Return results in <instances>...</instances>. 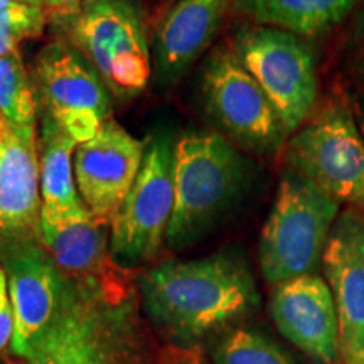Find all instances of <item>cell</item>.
Masks as SVG:
<instances>
[{
    "instance_id": "obj_1",
    "label": "cell",
    "mask_w": 364,
    "mask_h": 364,
    "mask_svg": "<svg viewBox=\"0 0 364 364\" xmlns=\"http://www.w3.org/2000/svg\"><path fill=\"white\" fill-rule=\"evenodd\" d=\"M139 289L156 331L177 346H193L258 306L252 272L230 253L167 260L145 272Z\"/></svg>"
},
{
    "instance_id": "obj_2",
    "label": "cell",
    "mask_w": 364,
    "mask_h": 364,
    "mask_svg": "<svg viewBox=\"0 0 364 364\" xmlns=\"http://www.w3.org/2000/svg\"><path fill=\"white\" fill-rule=\"evenodd\" d=\"M24 364H150L129 279L71 277L65 302Z\"/></svg>"
},
{
    "instance_id": "obj_3",
    "label": "cell",
    "mask_w": 364,
    "mask_h": 364,
    "mask_svg": "<svg viewBox=\"0 0 364 364\" xmlns=\"http://www.w3.org/2000/svg\"><path fill=\"white\" fill-rule=\"evenodd\" d=\"M250 174V162L218 132H191L177 140L169 248L182 252L201 241L240 201Z\"/></svg>"
},
{
    "instance_id": "obj_4",
    "label": "cell",
    "mask_w": 364,
    "mask_h": 364,
    "mask_svg": "<svg viewBox=\"0 0 364 364\" xmlns=\"http://www.w3.org/2000/svg\"><path fill=\"white\" fill-rule=\"evenodd\" d=\"M339 206L314 182L285 169L258 245V260L268 284L316 275Z\"/></svg>"
},
{
    "instance_id": "obj_5",
    "label": "cell",
    "mask_w": 364,
    "mask_h": 364,
    "mask_svg": "<svg viewBox=\"0 0 364 364\" xmlns=\"http://www.w3.org/2000/svg\"><path fill=\"white\" fill-rule=\"evenodd\" d=\"M70 29L71 44L88 59L113 97L130 100L152 78L142 12L132 0H93Z\"/></svg>"
},
{
    "instance_id": "obj_6",
    "label": "cell",
    "mask_w": 364,
    "mask_h": 364,
    "mask_svg": "<svg viewBox=\"0 0 364 364\" xmlns=\"http://www.w3.org/2000/svg\"><path fill=\"white\" fill-rule=\"evenodd\" d=\"M176 140L159 132L145 145L139 176L110 225V255L118 267L135 268L161 252L174 211Z\"/></svg>"
},
{
    "instance_id": "obj_7",
    "label": "cell",
    "mask_w": 364,
    "mask_h": 364,
    "mask_svg": "<svg viewBox=\"0 0 364 364\" xmlns=\"http://www.w3.org/2000/svg\"><path fill=\"white\" fill-rule=\"evenodd\" d=\"M233 51L265 91L285 130H299L318 90L316 58L306 41L277 27L247 26L236 33Z\"/></svg>"
},
{
    "instance_id": "obj_8",
    "label": "cell",
    "mask_w": 364,
    "mask_h": 364,
    "mask_svg": "<svg viewBox=\"0 0 364 364\" xmlns=\"http://www.w3.org/2000/svg\"><path fill=\"white\" fill-rule=\"evenodd\" d=\"M285 162L336 201L364 209V136L351 108L329 105L314 117L287 145Z\"/></svg>"
},
{
    "instance_id": "obj_9",
    "label": "cell",
    "mask_w": 364,
    "mask_h": 364,
    "mask_svg": "<svg viewBox=\"0 0 364 364\" xmlns=\"http://www.w3.org/2000/svg\"><path fill=\"white\" fill-rule=\"evenodd\" d=\"M203 100L213 122L248 152H279L289 135L265 91L241 65L233 48H218L206 59Z\"/></svg>"
},
{
    "instance_id": "obj_10",
    "label": "cell",
    "mask_w": 364,
    "mask_h": 364,
    "mask_svg": "<svg viewBox=\"0 0 364 364\" xmlns=\"http://www.w3.org/2000/svg\"><path fill=\"white\" fill-rule=\"evenodd\" d=\"M0 263L14 311L11 349L24 359L61 309L71 277L56 265L39 233L0 235Z\"/></svg>"
},
{
    "instance_id": "obj_11",
    "label": "cell",
    "mask_w": 364,
    "mask_h": 364,
    "mask_svg": "<svg viewBox=\"0 0 364 364\" xmlns=\"http://www.w3.org/2000/svg\"><path fill=\"white\" fill-rule=\"evenodd\" d=\"M36 80L46 113L78 145L95 139L110 120V90L88 59L66 41H53L41 49Z\"/></svg>"
},
{
    "instance_id": "obj_12",
    "label": "cell",
    "mask_w": 364,
    "mask_h": 364,
    "mask_svg": "<svg viewBox=\"0 0 364 364\" xmlns=\"http://www.w3.org/2000/svg\"><path fill=\"white\" fill-rule=\"evenodd\" d=\"M145 145L117 122L107 120L95 139L76 147V188L97 221L112 225L139 176Z\"/></svg>"
},
{
    "instance_id": "obj_13",
    "label": "cell",
    "mask_w": 364,
    "mask_h": 364,
    "mask_svg": "<svg viewBox=\"0 0 364 364\" xmlns=\"http://www.w3.org/2000/svg\"><path fill=\"white\" fill-rule=\"evenodd\" d=\"M322 270L339 318L341 361L364 364V213L346 209L332 226Z\"/></svg>"
},
{
    "instance_id": "obj_14",
    "label": "cell",
    "mask_w": 364,
    "mask_h": 364,
    "mask_svg": "<svg viewBox=\"0 0 364 364\" xmlns=\"http://www.w3.org/2000/svg\"><path fill=\"white\" fill-rule=\"evenodd\" d=\"M270 314L277 329L321 364L341 359L339 318L326 280L304 275L273 287Z\"/></svg>"
},
{
    "instance_id": "obj_15",
    "label": "cell",
    "mask_w": 364,
    "mask_h": 364,
    "mask_svg": "<svg viewBox=\"0 0 364 364\" xmlns=\"http://www.w3.org/2000/svg\"><path fill=\"white\" fill-rule=\"evenodd\" d=\"M233 0H176L154 34L152 78L169 90L211 46Z\"/></svg>"
},
{
    "instance_id": "obj_16",
    "label": "cell",
    "mask_w": 364,
    "mask_h": 364,
    "mask_svg": "<svg viewBox=\"0 0 364 364\" xmlns=\"http://www.w3.org/2000/svg\"><path fill=\"white\" fill-rule=\"evenodd\" d=\"M41 167L36 125L0 117V235L39 233Z\"/></svg>"
},
{
    "instance_id": "obj_17",
    "label": "cell",
    "mask_w": 364,
    "mask_h": 364,
    "mask_svg": "<svg viewBox=\"0 0 364 364\" xmlns=\"http://www.w3.org/2000/svg\"><path fill=\"white\" fill-rule=\"evenodd\" d=\"M39 235L56 265L78 280L110 282L125 275L110 255V226L85 215L54 218L41 213Z\"/></svg>"
},
{
    "instance_id": "obj_18",
    "label": "cell",
    "mask_w": 364,
    "mask_h": 364,
    "mask_svg": "<svg viewBox=\"0 0 364 364\" xmlns=\"http://www.w3.org/2000/svg\"><path fill=\"white\" fill-rule=\"evenodd\" d=\"M75 140L54 118L46 113L41 125V213L54 218H78L88 215L81 201L75 179Z\"/></svg>"
},
{
    "instance_id": "obj_19",
    "label": "cell",
    "mask_w": 364,
    "mask_h": 364,
    "mask_svg": "<svg viewBox=\"0 0 364 364\" xmlns=\"http://www.w3.org/2000/svg\"><path fill=\"white\" fill-rule=\"evenodd\" d=\"M361 0H233V9L257 22L297 36L334 29L356 11Z\"/></svg>"
},
{
    "instance_id": "obj_20",
    "label": "cell",
    "mask_w": 364,
    "mask_h": 364,
    "mask_svg": "<svg viewBox=\"0 0 364 364\" xmlns=\"http://www.w3.org/2000/svg\"><path fill=\"white\" fill-rule=\"evenodd\" d=\"M0 117L7 124L36 125V98L19 51L0 58Z\"/></svg>"
},
{
    "instance_id": "obj_21",
    "label": "cell",
    "mask_w": 364,
    "mask_h": 364,
    "mask_svg": "<svg viewBox=\"0 0 364 364\" xmlns=\"http://www.w3.org/2000/svg\"><path fill=\"white\" fill-rule=\"evenodd\" d=\"M216 364H292L270 339L250 329H236L218 344Z\"/></svg>"
},
{
    "instance_id": "obj_22",
    "label": "cell",
    "mask_w": 364,
    "mask_h": 364,
    "mask_svg": "<svg viewBox=\"0 0 364 364\" xmlns=\"http://www.w3.org/2000/svg\"><path fill=\"white\" fill-rule=\"evenodd\" d=\"M48 14L44 7L33 4L14 2L0 11V58L19 51V44L26 39L43 34Z\"/></svg>"
},
{
    "instance_id": "obj_23",
    "label": "cell",
    "mask_w": 364,
    "mask_h": 364,
    "mask_svg": "<svg viewBox=\"0 0 364 364\" xmlns=\"http://www.w3.org/2000/svg\"><path fill=\"white\" fill-rule=\"evenodd\" d=\"M354 12L353 26L344 44L343 70L349 86L356 93H364V0Z\"/></svg>"
},
{
    "instance_id": "obj_24",
    "label": "cell",
    "mask_w": 364,
    "mask_h": 364,
    "mask_svg": "<svg viewBox=\"0 0 364 364\" xmlns=\"http://www.w3.org/2000/svg\"><path fill=\"white\" fill-rule=\"evenodd\" d=\"M14 336V311L9 294V284L6 272L0 263V353L11 346Z\"/></svg>"
},
{
    "instance_id": "obj_25",
    "label": "cell",
    "mask_w": 364,
    "mask_h": 364,
    "mask_svg": "<svg viewBox=\"0 0 364 364\" xmlns=\"http://www.w3.org/2000/svg\"><path fill=\"white\" fill-rule=\"evenodd\" d=\"M83 7L85 0H49L44 11L48 14V19H51L54 24L70 27Z\"/></svg>"
},
{
    "instance_id": "obj_26",
    "label": "cell",
    "mask_w": 364,
    "mask_h": 364,
    "mask_svg": "<svg viewBox=\"0 0 364 364\" xmlns=\"http://www.w3.org/2000/svg\"><path fill=\"white\" fill-rule=\"evenodd\" d=\"M162 364H208V361L198 351H179L167 354Z\"/></svg>"
},
{
    "instance_id": "obj_27",
    "label": "cell",
    "mask_w": 364,
    "mask_h": 364,
    "mask_svg": "<svg viewBox=\"0 0 364 364\" xmlns=\"http://www.w3.org/2000/svg\"><path fill=\"white\" fill-rule=\"evenodd\" d=\"M353 113L356 117L359 130L364 136V93H354L353 97Z\"/></svg>"
},
{
    "instance_id": "obj_28",
    "label": "cell",
    "mask_w": 364,
    "mask_h": 364,
    "mask_svg": "<svg viewBox=\"0 0 364 364\" xmlns=\"http://www.w3.org/2000/svg\"><path fill=\"white\" fill-rule=\"evenodd\" d=\"M12 2L14 0H0V11H2V9H6L7 6H11Z\"/></svg>"
},
{
    "instance_id": "obj_29",
    "label": "cell",
    "mask_w": 364,
    "mask_h": 364,
    "mask_svg": "<svg viewBox=\"0 0 364 364\" xmlns=\"http://www.w3.org/2000/svg\"><path fill=\"white\" fill-rule=\"evenodd\" d=\"M16 2H24V4H33V6H41L38 0H16ZM43 7V6H41Z\"/></svg>"
},
{
    "instance_id": "obj_30",
    "label": "cell",
    "mask_w": 364,
    "mask_h": 364,
    "mask_svg": "<svg viewBox=\"0 0 364 364\" xmlns=\"http://www.w3.org/2000/svg\"><path fill=\"white\" fill-rule=\"evenodd\" d=\"M38 2L46 9V6H48V4H49V0H38Z\"/></svg>"
},
{
    "instance_id": "obj_31",
    "label": "cell",
    "mask_w": 364,
    "mask_h": 364,
    "mask_svg": "<svg viewBox=\"0 0 364 364\" xmlns=\"http://www.w3.org/2000/svg\"><path fill=\"white\" fill-rule=\"evenodd\" d=\"M90 2H93V0H85V4H90Z\"/></svg>"
}]
</instances>
